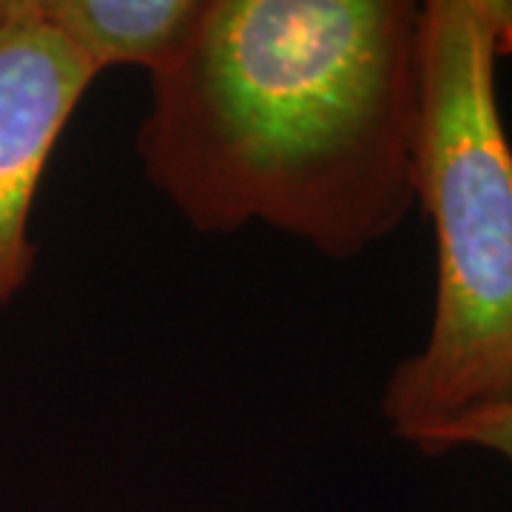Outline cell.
<instances>
[{"mask_svg": "<svg viewBox=\"0 0 512 512\" xmlns=\"http://www.w3.org/2000/svg\"><path fill=\"white\" fill-rule=\"evenodd\" d=\"M419 3L208 0L151 77L148 183L202 234L265 222L348 262L413 197Z\"/></svg>", "mask_w": 512, "mask_h": 512, "instance_id": "1", "label": "cell"}, {"mask_svg": "<svg viewBox=\"0 0 512 512\" xmlns=\"http://www.w3.org/2000/svg\"><path fill=\"white\" fill-rule=\"evenodd\" d=\"M208 0H37V12L94 72L143 66L165 72L200 26Z\"/></svg>", "mask_w": 512, "mask_h": 512, "instance_id": "4", "label": "cell"}, {"mask_svg": "<svg viewBox=\"0 0 512 512\" xmlns=\"http://www.w3.org/2000/svg\"><path fill=\"white\" fill-rule=\"evenodd\" d=\"M94 77L37 0H0V313L32 279L37 188Z\"/></svg>", "mask_w": 512, "mask_h": 512, "instance_id": "3", "label": "cell"}, {"mask_svg": "<svg viewBox=\"0 0 512 512\" xmlns=\"http://www.w3.org/2000/svg\"><path fill=\"white\" fill-rule=\"evenodd\" d=\"M410 447H416L424 456H444L461 447H478L498 453L512 464V402L484 407L461 419L447 421L441 427H433Z\"/></svg>", "mask_w": 512, "mask_h": 512, "instance_id": "5", "label": "cell"}, {"mask_svg": "<svg viewBox=\"0 0 512 512\" xmlns=\"http://www.w3.org/2000/svg\"><path fill=\"white\" fill-rule=\"evenodd\" d=\"M512 0H427L419 12L413 197L436 234L427 345L393 367L382 413L407 444L512 402V143L495 66Z\"/></svg>", "mask_w": 512, "mask_h": 512, "instance_id": "2", "label": "cell"}]
</instances>
